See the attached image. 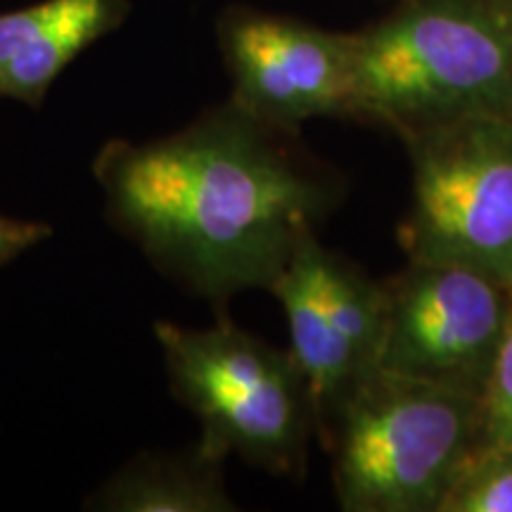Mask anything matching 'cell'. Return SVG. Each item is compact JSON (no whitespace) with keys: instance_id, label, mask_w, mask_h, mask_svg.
I'll return each mask as SVG.
<instances>
[{"instance_id":"9a60e30c","label":"cell","mask_w":512,"mask_h":512,"mask_svg":"<svg viewBox=\"0 0 512 512\" xmlns=\"http://www.w3.org/2000/svg\"><path fill=\"white\" fill-rule=\"evenodd\" d=\"M508 287H510V292H512V273H510V280H508Z\"/></svg>"},{"instance_id":"30bf717a","label":"cell","mask_w":512,"mask_h":512,"mask_svg":"<svg viewBox=\"0 0 512 512\" xmlns=\"http://www.w3.org/2000/svg\"><path fill=\"white\" fill-rule=\"evenodd\" d=\"M221 463L197 444L185 453H140L100 486L86 508L112 512L235 510L223 486Z\"/></svg>"},{"instance_id":"277c9868","label":"cell","mask_w":512,"mask_h":512,"mask_svg":"<svg viewBox=\"0 0 512 512\" xmlns=\"http://www.w3.org/2000/svg\"><path fill=\"white\" fill-rule=\"evenodd\" d=\"M155 337L171 394L200 420L202 451L219 460L235 453L273 475H302L316 413L290 349L273 347L223 316L214 328L159 320Z\"/></svg>"},{"instance_id":"9c48e42d","label":"cell","mask_w":512,"mask_h":512,"mask_svg":"<svg viewBox=\"0 0 512 512\" xmlns=\"http://www.w3.org/2000/svg\"><path fill=\"white\" fill-rule=\"evenodd\" d=\"M131 15V0H41L0 12V98L41 110L64 69Z\"/></svg>"},{"instance_id":"52a82bcc","label":"cell","mask_w":512,"mask_h":512,"mask_svg":"<svg viewBox=\"0 0 512 512\" xmlns=\"http://www.w3.org/2000/svg\"><path fill=\"white\" fill-rule=\"evenodd\" d=\"M290 328V354L309 387L316 430L347 389L375 368L384 287L313 235L299 245L271 290Z\"/></svg>"},{"instance_id":"ba28073f","label":"cell","mask_w":512,"mask_h":512,"mask_svg":"<svg viewBox=\"0 0 512 512\" xmlns=\"http://www.w3.org/2000/svg\"><path fill=\"white\" fill-rule=\"evenodd\" d=\"M219 46L233 81L230 100L287 131L309 119L351 117L349 34L254 8H228Z\"/></svg>"},{"instance_id":"7c38bea8","label":"cell","mask_w":512,"mask_h":512,"mask_svg":"<svg viewBox=\"0 0 512 512\" xmlns=\"http://www.w3.org/2000/svg\"><path fill=\"white\" fill-rule=\"evenodd\" d=\"M482 441L479 448H512V316L494 366L479 396Z\"/></svg>"},{"instance_id":"5bb4252c","label":"cell","mask_w":512,"mask_h":512,"mask_svg":"<svg viewBox=\"0 0 512 512\" xmlns=\"http://www.w3.org/2000/svg\"><path fill=\"white\" fill-rule=\"evenodd\" d=\"M491 5H494L498 15L503 17V22L508 24L510 31H512V0H489Z\"/></svg>"},{"instance_id":"6da1fadb","label":"cell","mask_w":512,"mask_h":512,"mask_svg":"<svg viewBox=\"0 0 512 512\" xmlns=\"http://www.w3.org/2000/svg\"><path fill=\"white\" fill-rule=\"evenodd\" d=\"M93 176L112 228L216 311L245 290H271L342 200L339 178L299 131L233 100L164 138L107 140Z\"/></svg>"},{"instance_id":"7a4b0ae2","label":"cell","mask_w":512,"mask_h":512,"mask_svg":"<svg viewBox=\"0 0 512 512\" xmlns=\"http://www.w3.org/2000/svg\"><path fill=\"white\" fill-rule=\"evenodd\" d=\"M351 119L401 140L479 114H512V31L489 0H408L349 34Z\"/></svg>"},{"instance_id":"8fae6325","label":"cell","mask_w":512,"mask_h":512,"mask_svg":"<svg viewBox=\"0 0 512 512\" xmlns=\"http://www.w3.org/2000/svg\"><path fill=\"white\" fill-rule=\"evenodd\" d=\"M439 512H512V448H477Z\"/></svg>"},{"instance_id":"3957f363","label":"cell","mask_w":512,"mask_h":512,"mask_svg":"<svg viewBox=\"0 0 512 512\" xmlns=\"http://www.w3.org/2000/svg\"><path fill=\"white\" fill-rule=\"evenodd\" d=\"M344 512H439L482 441L479 396L368 370L318 430Z\"/></svg>"},{"instance_id":"4fadbf2b","label":"cell","mask_w":512,"mask_h":512,"mask_svg":"<svg viewBox=\"0 0 512 512\" xmlns=\"http://www.w3.org/2000/svg\"><path fill=\"white\" fill-rule=\"evenodd\" d=\"M50 235H53V226L48 223L0 214V266L12 264L31 247L46 242Z\"/></svg>"},{"instance_id":"5b68a950","label":"cell","mask_w":512,"mask_h":512,"mask_svg":"<svg viewBox=\"0 0 512 512\" xmlns=\"http://www.w3.org/2000/svg\"><path fill=\"white\" fill-rule=\"evenodd\" d=\"M413 204L399 228L408 261L512 273V114H479L403 138Z\"/></svg>"},{"instance_id":"8992f818","label":"cell","mask_w":512,"mask_h":512,"mask_svg":"<svg viewBox=\"0 0 512 512\" xmlns=\"http://www.w3.org/2000/svg\"><path fill=\"white\" fill-rule=\"evenodd\" d=\"M382 287L375 368L482 396L512 316L510 287L477 268L432 261H408Z\"/></svg>"}]
</instances>
